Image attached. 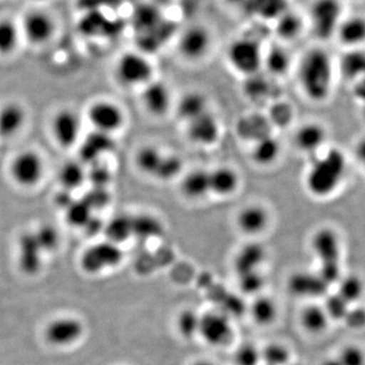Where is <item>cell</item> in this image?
<instances>
[{"label":"cell","mask_w":365,"mask_h":365,"mask_svg":"<svg viewBox=\"0 0 365 365\" xmlns=\"http://www.w3.org/2000/svg\"><path fill=\"white\" fill-rule=\"evenodd\" d=\"M68 220L74 225H85L91 220V207L88 203H72L68 209Z\"/></svg>","instance_id":"obj_46"},{"label":"cell","mask_w":365,"mask_h":365,"mask_svg":"<svg viewBox=\"0 0 365 365\" xmlns=\"http://www.w3.org/2000/svg\"><path fill=\"white\" fill-rule=\"evenodd\" d=\"M261 359L266 365H287L290 359V353L283 345L270 344L261 353Z\"/></svg>","instance_id":"obj_42"},{"label":"cell","mask_w":365,"mask_h":365,"mask_svg":"<svg viewBox=\"0 0 365 365\" xmlns=\"http://www.w3.org/2000/svg\"><path fill=\"white\" fill-rule=\"evenodd\" d=\"M240 288L244 294H255L260 292L265 285V279L259 271L239 276Z\"/></svg>","instance_id":"obj_43"},{"label":"cell","mask_w":365,"mask_h":365,"mask_svg":"<svg viewBox=\"0 0 365 365\" xmlns=\"http://www.w3.org/2000/svg\"><path fill=\"white\" fill-rule=\"evenodd\" d=\"M341 72L346 78L356 83L365 81V51L350 50L340 63Z\"/></svg>","instance_id":"obj_29"},{"label":"cell","mask_w":365,"mask_h":365,"mask_svg":"<svg viewBox=\"0 0 365 365\" xmlns=\"http://www.w3.org/2000/svg\"><path fill=\"white\" fill-rule=\"evenodd\" d=\"M141 101L144 109L153 117H163L172 107V93L163 81H151L143 86Z\"/></svg>","instance_id":"obj_15"},{"label":"cell","mask_w":365,"mask_h":365,"mask_svg":"<svg viewBox=\"0 0 365 365\" xmlns=\"http://www.w3.org/2000/svg\"><path fill=\"white\" fill-rule=\"evenodd\" d=\"M114 146L111 135L95 131L83 141L81 146V158L83 162L98 163V158L109 153ZM81 162V163H83Z\"/></svg>","instance_id":"obj_25"},{"label":"cell","mask_w":365,"mask_h":365,"mask_svg":"<svg viewBox=\"0 0 365 365\" xmlns=\"http://www.w3.org/2000/svg\"><path fill=\"white\" fill-rule=\"evenodd\" d=\"M211 43L210 33L204 26H194L182 34L178 49L185 59L198 61L207 55Z\"/></svg>","instance_id":"obj_12"},{"label":"cell","mask_w":365,"mask_h":365,"mask_svg":"<svg viewBox=\"0 0 365 365\" xmlns=\"http://www.w3.org/2000/svg\"><path fill=\"white\" fill-rule=\"evenodd\" d=\"M299 83L304 96L312 102H326L334 85V64L330 54L322 48L304 53L299 66Z\"/></svg>","instance_id":"obj_2"},{"label":"cell","mask_w":365,"mask_h":365,"mask_svg":"<svg viewBox=\"0 0 365 365\" xmlns=\"http://www.w3.org/2000/svg\"><path fill=\"white\" fill-rule=\"evenodd\" d=\"M220 135V125L212 113L206 111L187 123V136L192 143L209 146L215 144Z\"/></svg>","instance_id":"obj_16"},{"label":"cell","mask_w":365,"mask_h":365,"mask_svg":"<svg viewBox=\"0 0 365 365\" xmlns=\"http://www.w3.org/2000/svg\"><path fill=\"white\" fill-rule=\"evenodd\" d=\"M330 285L318 273L297 272L290 276L288 288L297 297H319L325 295Z\"/></svg>","instance_id":"obj_19"},{"label":"cell","mask_w":365,"mask_h":365,"mask_svg":"<svg viewBox=\"0 0 365 365\" xmlns=\"http://www.w3.org/2000/svg\"><path fill=\"white\" fill-rule=\"evenodd\" d=\"M165 153L153 145H145L139 148L135 155L137 169L144 175L157 179L160 168H162Z\"/></svg>","instance_id":"obj_27"},{"label":"cell","mask_w":365,"mask_h":365,"mask_svg":"<svg viewBox=\"0 0 365 365\" xmlns=\"http://www.w3.org/2000/svg\"><path fill=\"white\" fill-rule=\"evenodd\" d=\"M252 317L259 325H270L277 317V307L270 297H258L251 307Z\"/></svg>","instance_id":"obj_34"},{"label":"cell","mask_w":365,"mask_h":365,"mask_svg":"<svg viewBox=\"0 0 365 365\" xmlns=\"http://www.w3.org/2000/svg\"><path fill=\"white\" fill-rule=\"evenodd\" d=\"M346 325L352 329L364 328L365 327V309L364 307L355 304L349 309V312L346 314L345 319H343Z\"/></svg>","instance_id":"obj_47"},{"label":"cell","mask_w":365,"mask_h":365,"mask_svg":"<svg viewBox=\"0 0 365 365\" xmlns=\"http://www.w3.org/2000/svg\"><path fill=\"white\" fill-rule=\"evenodd\" d=\"M328 134L323 125L307 122L299 127L294 134V144L297 150L313 158L327 148Z\"/></svg>","instance_id":"obj_14"},{"label":"cell","mask_w":365,"mask_h":365,"mask_svg":"<svg viewBox=\"0 0 365 365\" xmlns=\"http://www.w3.org/2000/svg\"><path fill=\"white\" fill-rule=\"evenodd\" d=\"M25 108L18 103L11 102L0 108V137L9 139L16 136L25 126Z\"/></svg>","instance_id":"obj_22"},{"label":"cell","mask_w":365,"mask_h":365,"mask_svg":"<svg viewBox=\"0 0 365 365\" xmlns=\"http://www.w3.org/2000/svg\"><path fill=\"white\" fill-rule=\"evenodd\" d=\"M200 317L193 309H185L177 319V328L180 335L191 339L199 332Z\"/></svg>","instance_id":"obj_40"},{"label":"cell","mask_w":365,"mask_h":365,"mask_svg":"<svg viewBox=\"0 0 365 365\" xmlns=\"http://www.w3.org/2000/svg\"><path fill=\"white\" fill-rule=\"evenodd\" d=\"M351 307L336 292V294L329 295L327 297L324 309H325L326 313L330 319L343 321Z\"/></svg>","instance_id":"obj_41"},{"label":"cell","mask_w":365,"mask_h":365,"mask_svg":"<svg viewBox=\"0 0 365 365\" xmlns=\"http://www.w3.org/2000/svg\"><path fill=\"white\" fill-rule=\"evenodd\" d=\"M239 174L230 167H218L209 170L210 194L218 197L232 196L240 186Z\"/></svg>","instance_id":"obj_21"},{"label":"cell","mask_w":365,"mask_h":365,"mask_svg":"<svg viewBox=\"0 0 365 365\" xmlns=\"http://www.w3.org/2000/svg\"><path fill=\"white\" fill-rule=\"evenodd\" d=\"M342 11L340 0H316L311 11L314 34L322 39L336 35L343 20Z\"/></svg>","instance_id":"obj_8"},{"label":"cell","mask_w":365,"mask_h":365,"mask_svg":"<svg viewBox=\"0 0 365 365\" xmlns=\"http://www.w3.org/2000/svg\"><path fill=\"white\" fill-rule=\"evenodd\" d=\"M294 365H295V364H294Z\"/></svg>","instance_id":"obj_52"},{"label":"cell","mask_w":365,"mask_h":365,"mask_svg":"<svg viewBox=\"0 0 365 365\" xmlns=\"http://www.w3.org/2000/svg\"><path fill=\"white\" fill-rule=\"evenodd\" d=\"M289 55L283 48L274 47L269 50L267 56L264 57L263 64L272 74H283L287 71L290 63Z\"/></svg>","instance_id":"obj_39"},{"label":"cell","mask_w":365,"mask_h":365,"mask_svg":"<svg viewBox=\"0 0 365 365\" xmlns=\"http://www.w3.org/2000/svg\"><path fill=\"white\" fill-rule=\"evenodd\" d=\"M182 195L190 200H200L210 194L209 170L197 169L191 170L182 178L181 182Z\"/></svg>","instance_id":"obj_24"},{"label":"cell","mask_w":365,"mask_h":365,"mask_svg":"<svg viewBox=\"0 0 365 365\" xmlns=\"http://www.w3.org/2000/svg\"><path fill=\"white\" fill-rule=\"evenodd\" d=\"M342 365H365V351L357 345H347L337 355Z\"/></svg>","instance_id":"obj_44"},{"label":"cell","mask_w":365,"mask_h":365,"mask_svg":"<svg viewBox=\"0 0 365 365\" xmlns=\"http://www.w3.org/2000/svg\"><path fill=\"white\" fill-rule=\"evenodd\" d=\"M108 237L113 244H119V242L126 241L129 237L133 235L132 232V218L127 216H119L114 218L107 230Z\"/></svg>","instance_id":"obj_37"},{"label":"cell","mask_w":365,"mask_h":365,"mask_svg":"<svg viewBox=\"0 0 365 365\" xmlns=\"http://www.w3.org/2000/svg\"><path fill=\"white\" fill-rule=\"evenodd\" d=\"M208 111L207 100L199 91H189L179 100L177 113L180 119L188 122Z\"/></svg>","instance_id":"obj_28"},{"label":"cell","mask_w":365,"mask_h":365,"mask_svg":"<svg viewBox=\"0 0 365 365\" xmlns=\"http://www.w3.org/2000/svg\"><path fill=\"white\" fill-rule=\"evenodd\" d=\"M270 216L267 209L260 204H248L240 209L235 217L237 228L247 235H258L268 227Z\"/></svg>","instance_id":"obj_17"},{"label":"cell","mask_w":365,"mask_h":365,"mask_svg":"<svg viewBox=\"0 0 365 365\" xmlns=\"http://www.w3.org/2000/svg\"><path fill=\"white\" fill-rule=\"evenodd\" d=\"M232 1L237 2V1H240V0H232Z\"/></svg>","instance_id":"obj_51"},{"label":"cell","mask_w":365,"mask_h":365,"mask_svg":"<svg viewBox=\"0 0 365 365\" xmlns=\"http://www.w3.org/2000/svg\"><path fill=\"white\" fill-rule=\"evenodd\" d=\"M261 353L252 344L241 346L235 353V362L237 365H259Z\"/></svg>","instance_id":"obj_45"},{"label":"cell","mask_w":365,"mask_h":365,"mask_svg":"<svg viewBox=\"0 0 365 365\" xmlns=\"http://www.w3.org/2000/svg\"><path fill=\"white\" fill-rule=\"evenodd\" d=\"M336 36L350 50L360 49L365 44V16H351L343 19Z\"/></svg>","instance_id":"obj_23"},{"label":"cell","mask_w":365,"mask_h":365,"mask_svg":"<svg viewBox=\"0 0 365 365\" xmlns=\"http://www.w3.org/2000/svg\"><path fill=\"white\" fill-rule=\"evenodd\" d=\"M193 365H215L213 364H211V362L209 361H198L195 362Z\"/></svg>","instance_id":"obj_50"},{"label":"cell","mask_w":365,"mask_h":365,"mask_svg":"<svg viewBox=\"0 0 365 365\" xmlns=\"http://www.w3.org/2000/svg\"><path fill=\"white\" fill-rule=\"evenodd\" d=\"M121 260L122 252L118 245L111 242H101L83 255V266L88 272L96 273L114 267Z\"/></svg>","instance_id":"obj_13"},{"label":"cell","mask_w":365,"mask_h":365,"mask_svg":"<svg viewBox=\"0 0 365 365\" xmlns=\"http://www.w3.org/2000/svg\"><path fill=\"white\" fill-rule=\"evenodd\" d=\"M280 153L281 145L278 139L270 134H266L255 141L252 148V160L257 165L267 167L278 160Z\"/></svg>","instance_id":"obj_26"},{"label":"cell","mask_w":365,"mask_h":365,"mask_svg":"<svg viewBox=\"0 0 365 365\" xmlns=\"http://www.w3.org/2000/svg\"><path fill=\"white\" fill-rule=\"evenodd\" d=\"M302 21L299 14H285L281 16L276 25V32L282 39L292 40L297 38L302 33Z\"/></svg>","instance_id":"obj_38"},{"label":"cell","mask_w":365,"mask_h":365,"mask_svg":"<svg viewBox=\"0 0 365 365\" xmlns=\"http://www.w3.org/2000/svg\"><path fill=\"white\" fill-rule=\"evenodd\" d=\"M198 334L208 344L225 346L232 341L234 330L227 314L212 312L200 317Z\"/></svg>","instance_id":"obj_10"},{"label":"cell","mask_w":365,"mask_h":365,"mask_svg":"<svg viewBox=\"0 0 365 365\" xmlns=\"http://www.w3.org/2000/svg\"><path fill=\"white\" fill-rule=\"evenodd\" d=\"M83 121L78 113L71 109L60 110L53 117L51 132L60 148H71L81 139Z\"/></svg>","instance_id":"obj_9"},{"label":"cell","mask_w":365,"mask_h":365,"mask_svg":"<svg viewBox=\"0 0 365 365\" xmlns=\"http://www.w3.org/2000/svg\"><path fill=\"white\" fill-rule=\"evenodd\" d=\"M46 338L53 345L67 346L76 342L83 333V324L76 319H55L46 329Z\"/></svg>","instance_id":"obj_18"},{"label":"cell","mask_w":365,"mask_h":365,"mask_svg":"<svg viewBox=\"0 0 365 365\" xmlns=\"http://www.w3.org/2000/svg\"><path fill=\"white\" fill-rule=\"evenodd\" d=\"M86 178L88 173L86 172L81 162H66L58 173L59 182L67 191H72L83 186Z\"/></svg>","instance_id":"obj_31"},{"label":"cell","mask_w":365,"mask_h":365,"mask_svg":"<svg viewBox=\"0 0 365 365\" xmlns=\"http://www.w3.org/2000/svg\"><path fill=\"white\" fill-rule=\"evenodd\" d=\"M321 365H342L338 359L337 356L330 357V359H327L324 360L323 364Z\"/></svg>","instance_id":"obj_49"},{"label":"cell","mask_w":365,"mask_h":365,"mask_svg":"<svg viewBox=\"0 0 365 365\" xmlns=\"http://www.w3.org/2000/svg\"><path fill=\"white\" fill-rule=\"evenodd\" d=\"M337 294L350 306L359 304L365 292L364 281L357 275L342 276L339 280Z\"/></svg>","instance_id":"obj_33"},{"label":"cell","mask_w":365,"mask_h":365,"mask_svg":"<svg viewBox=\"0 0 365 365\" xmlns=\"http://www.w3.org/2000/svg\"><path fill=\"white\" fill-rule=\"evenodd\" d=\"M88 121L95 131L111 135L125 124L123 109L112 101L100 100L93 103L86 112Z\"/></svg>","instance_id":"obj_7"},{"label":"cell","mask_w":365,"mask_h":365,"mask_svg":"<svg viewBox=\"0 0 365 365\" xmlns=\"http://www.w3.org/2000/svg\"><path fill=\"white\" fill-rule=\"evenodd\" d=\"M40 249L43 250L35 235H26L21 240V263L26 273H35L39 269Z\"/></svg>","instance_id":"obj_32"},{"label":"cell","mask_w":365,"mask_h":365,"mask_svg":"<svg viewBox=\"0 0 365 365\" xmlns=\"http://www.w3.org/2000/svg\"><path fill=\"white\" fill-rule=\"evenodd\" d=\"M354 157L356 158V162L364 170L365 174V137H362L357 141L354 146Z\"/></svg>","instance_id":"obj_48"},{"label":"cell","mask_w":365,"mask_h":365,"mask_svg":"<svg viewBox=\"0 0 365 365\" xmlns=\"http://www.w3.org/2000/svg\"><path fill=\"white\" fill-rule=\"evenodd\" d=\"M153 73L155 68L150 60L138 52L124 53L115 66L118 81L127 88H143L153 81Z\"/></svg>","instance_id":"obj_4"},{"label":"cell","mask_w":365,"mask_h":365,"mask_svg":"<svg viewBox=\"0 0 365 365\" xmlns=\"http://www.w3.org/2000/svg\"><path fill=\"white\" fill-rule=\"evenodd\" d=\"M132 232L137 237L148 239L162 234L163 227L157 218L148 215H140L132 218Z\"/></svg>","instance_id":"obj_36"},{"label":"cell","mask_w":365,"mask_h":365,"mask_svg":"<svg viewBox=\"0 0 365 365\" xmlns=\"http://www.w3.org/2000/svg\"><path fill=\"white\" fill-rule=\"evenodd\" d=\"M230 66L237 73L253 76L263 66L264 55L260 43L250 37L235 40L227 49Z\"/></svg>","instance_id":"obj_5"},{"label":"cell","mask_w":365,"mask_h":365,"mask_svg":"<svg viewBox=\"0 0 365 365\" xmlns=\"http://www.w3.org/2000/svg\"><path fill=\"white\" fill-rule=\"evenodd\" d=\"M329 318L324 307L318 304H309L302 309L300 314V323L309 333L319 334L324 332L328 327Z\"/></svg>","instance_id":"obj_30"},{"label":"cell","mask_w":365,"mask_h":365,"mask_svg":"<svg viewBox=\"0 0 365 365\" xmlns=\"http://www.w3.org/2000/svg\"><path fill=\"white\" fill-rule=\"evenodd\" d=\"M348 174V160L338 148H327L312 158L304 177L309 195L327 199L339 191Z\"/></svg>","instance_id":"obj_1"},{"label":"cell","mask_w":365,"mask_h":365,"mask_svg":"<svg viewBox=\"0 0 365 365\" xmlns=\"http://www.w3.org/2000/svg\"><path fill=\"white\" fill-rule=\"evenodd\" d=\"M266 259V250L260 242H252L242 246L235 255V270L237 276L258 271Z\"/></svg>","instance_id":"obj_20"},{"label":"cell","mask_w":365,"mask_h":365,"mask_svg":"<svg viewBox=\"0 0 365 365\" xmlns=\"http://www.w3.org/2000/svg\"><path fill=\"white\" fill-rule=\"evenodd\" d=\"M21 28L29 43L40 46L52 39L56 25L49 14L42 11H32L26 14Z\"/></svg>","instance_id":"obj_11"},{"label":"cell","mask_w":365,"mask_h":365,"mask_svg":"<svg viewBox=\"0 0 365 365\" xmlns=\"http://www.w3.org/2000/svg\"><path fill=\"white\" fill-rule=\"evenodd\" d=\"M20 39V31L13 21L0 20V54L9 55L16 51Z\"/></svg>","instance_id":"obj_35"},{"label":"cell","mask_w":365,"mask_h":365,"mask_svg":"<svg viewBox=\"0 0 365 365\" xmlns=\"http://www.w3.org/2000/svg\"><path fill=\"white\" fill-rule=\"evenodd\" d=\"M311 248L319 261V275L327 284L339 282L342 242L337 232L328 227L319 228L312 237Z\"/></svg>","instance_id":"obj_3"},{"label":"cell","mask_w":365,"mask_h":365,"mask_svg":"<svg viewBox=\"0 0 365 365\" xmlns=\"http://www.w3.org/2000/svg\"><path fill=\"white\" fill-rule=\"evenodd\" d=\"M9 176L21 188H35L42 182L45 174V162L38 151H21L9 163Z\"/></svg>","instance_id":"obj_6"}]
</instances>
